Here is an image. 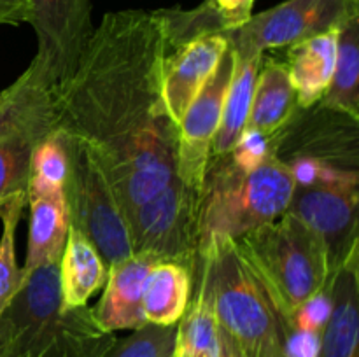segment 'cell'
<instances>
[{
  "label": "cell",
  "mask_w": 359,
  "mask_h": 357,
  "mask_svg": "<svg viewBox=\"0 0 359 357\" xmlns=\"http://www.w3.org/2000/svg\"><path fill=\"white\" fill-rule=\"evenodd\" d=\"M165 52L156 10L107 13L56 91V130L90 147L126 219L175 177L177 125L163 102Z\"/></svg>",
  "instance_id": "obj_1"
},
{
  "label": "cell",
  "mask_w": 359,
  "mask_h": 357,
  "mask_svg": "<svg viewBox=\"0 0 359 357\" xmlns=\"http://www.w3.org/2000/svg\"><path fill=\"white\" fill-rule=\"evenodd\" d=\"M293 189L291 170L258 133L245 132L230 153L209 158L198 192L196 262L219 241L238 240L283 216Z\"/></svg>",
  "instance_id": "obj_2"
},
{
  "label": "cell",
  "mask_w": 359,
  "mask_h": 357,
  "mask_svg": "<svg viewBox=\"0 0 359 357\" xmlns=\"http://www.w3.org/2000/svg\"><path fill=\"white\" fill-rule=\"evenodd\" d=\"M4 357H105L116 343L90 307L63 308L58 262L23 275V284L0 314Z\"/></svg>",
  "instance_id": "obj_3"
},
{
  "label": "cell",
  "mask_w": 359,
  "mask_h": 357,
  "mask_svg": "<svg viewBox=\"0 0 359 357\" xmlns=\"http://www.w3.org/2000/svg\"><path fill=\"white\" fill-rule=\"evenodd\" d=\"M196 272L209 280L219 329L242 357H283L286 318L235 240L210 248L198 259Z\"/></svg>",
  "instance_id": "obj_4"
},
{
  "label": "cell",
  "mask_w": 359,
  "mask_h": 357,
  "mask_svg": "<svg viewBox=\"0 0 359 357\" xmlns=\"http://www.w3.org/2000/svg\"><path fill=\"white\" fill-rule=\"evenodd\" d=\"M235 244L286 322L305 300L325 289L333 276L323 241L290 212L244 234Z\"/></svg>",
  "instance_id": "obj_5"
},
{
  "label": "cell",
  "mask_w": 359,
  "mask_h": 357,
  "mask_svg": "<svg viewBox=\"0 0 359 357\" xmlns=\"http://www.w3.org/2000/svg\"><path fill=\"white\" fill-rule=\"evenodd\" d=\"M58 135L67 153L65 196L70 224L95 245L107 266L130 258L133 247L128 219L107 175L83 140L60 132Z\"/></svg>",
  "instance_id": "obj_6"
},
{
  "label": "cell",
  "mask_w": 359,
  "mask_h": 357,
  "mask_svg": "<svg viewBox=\"0 0 359 357\" xmlns=\"http://www.w3.org/2000/svg\"><path fill=\"white\" fill-rule=\"evenodd\" d=\"M56 128V93L27 69L0 93V209L27 198L34 150Z\"/></svg>",
  "instance_id": "obj_7"
},
{
  "label": "cell",
  "mask_w": 359,
  "mask_h": 357,
  "mask_svg": "<svg viewBox=\"0 0 359 357\" xmlns=\"http://www.w3.org/2000/svg\"><path fill=\"white\" fill-rule=\"evenodd\" d=\"M286 212L311 227L323 241L332 273L359 245V174L298 168Z\"/></svg>",
  "instance_id": "obj_8"
},
{
  "label": "cell",
  "mask_w": 359,
  "mask_h": 357,
  "mask_svg": "<svg viewBox=\"0 0 359 357\" xmlns=\"http://www.w3.org/2000/svg\"><path fill=\"white\" fill-rule=\"evenodd\" d=\"M269 144L273 156L290 170L321 168L359 174V119L321 102L298 107Z\"/></svg>",
  "instance_id": "obj_9"
},
{
  "label": "cell",
  "mask_w": 359,
  "mask_h": 357,
  "mask_svg": "<svg viewBox=\"0 0 359 357\" xmlns=\"http://www.w3.org/2000/svg\"><path fill=\"white\" fill-rule=\"evenodd\" d=\"M67 153L58 132L41 142L30 161L27 203L30 206L28 251L21 273L58 262L70 227L65 196Z\"/></svg>",
  "instance_id": "obj_10"
},
{
  "label": "cell",
  "mask_w": 359,
  "mask_h": 357,
  "mask_svg": "<svg viewBox=\"0 0 359 357\" xmlns=\"http://www.w3.org/2000/svg\"><path fill=\"white\" fill-rule=\"evenodd\" d=\"M198 192L175 175L128 217L133 254L158 262H177L193 273L198 245Z\"/></svg>",
  "instance_id": "obj_11"
},
{
  "label": "cell",
  "mask_w": 359,
  "mask_h": 357,
  "mask_svg": "<svg viewBox=\"0 0 359 357\" xmlns=\"http://www.w3.org/2000/svg\"><path fill=\"white\" fill-rule=\"evenodd\" d=\"M353 18H359V0H286L252 14L242 27L226 31V38L235 55H265L337 31Z\"/></svg>",
  "instance_id": "obj_12"
},
{
  "label": "cell",
  "mask_w": 359,
  "mask_h": 357,
  "mask_svg": "<svg viewBox=\"0 0 359 357\" xmlns=\"http://www.w3.org/2000/svg\"><path fill=\"white\" fill-rule=\"evenodd\" d=\"M37 52L28 69L58 91L77 69L93 34L91 0H30V21Z\"/></svg>",
  "instance_id": "obj_13"
},
{
  "label": "cell",
  "mask_w": 359,
  "mask_h": 357,
  "mask_svg": "<svg viewBox=\"0 0 359 357\" xmlns=\"http://www.w3.org/2000/svg\"><path fill=\"white\" fill-rule=\"evenodd\" d=\"M231 70L233 52L228 46L210 79L177 122L175 175L196 192H200L202 188L214 136L223 115Z\"/></svg>",
  "instance_id": "obj_14"
},
{
  "label": "cell",
  "mask_w": 359,
  "mask_h": 357,
  "mask_svg": "<svg viewBox=\"0 0 359 357\" xmlns=\"http://www.w3.org/2000/svg\"><path fill=\"white\" fill-rule=\"evenodd\" d=\"M228 49L226 31L209 34L165 52L161 84L168 115L177 125Z\"/></svg>",
  "instance_id": "obj_15"
},
{
  "label": "cell",
  "mask_w": 359,
  "mask_h": 357,
  "mask_svg": "<svg viewBox=\"0 0 359 357\" xmlns=\"http://www.w3.org/2000/svg\"><path fill=\"white\" fill-rule=\"evenodd\" d=\"M156 259L132 254L107 266L104 294L93 310L98 324L107 331H135L147 324L142 310L144 286Z\"/></svg>",
  "instance_id": "obj_16"
},
{
  "label": "cell",
  "mask_w": 359,
  "mask_h": 357,
  "mask_svg": "<svg viewBox=\"0 0 359 357\" xmlns=\"http://www.w3.org/2000/svg\"><path fill=\"white\" fill-rule=\"evenodd\" d=\"M332 314L321 332L318 357H358L359 245L332 276Z\"/></svg>",
  "instance_id": "obj_17"
},
{
  "label": "cell",
  "mask_w": 359,
  "mask_h": 357,
  "mask_svg": "<svg viewBox=\"0 0 359 357\" xmlns=\"http://www.w3.org/2000/svg\"><path fill=\"white\" fill-rule=\"evenodd\" d=\"M297 108V93L291 86L286 65L276 58L263 56L252 91L245 132L270 139L290 121Z\"/></svg>",
  "instance_id": "obj_18"
},
{
  "label": "cell",
  "mask_w": 359,
  "mask_h": 357,
  "mask_svg": "<svg viewBox=\"0 0 359 357\" xmlns=\"http://www.w3.org/2000/svg\"><path fill=\"white\" fill-rule=\"evenodd\" d=\"M107 280V262L95 245L70 224L65 247L58 261L60 298L63 308L86 307L88 300Z\"/></svg>",
  "instance_id": "obj_19"
},
{
  "label": "cell",
  "mask_w": 359,
  "mask_h": 357,
  "mask_svg": "<svg viewBox=\"0 0 359 357\" xmlns=\"http://www.w3.org/2000/svg\"><path fill=\"white\" fill-rule=\"evenodd\" d=\"M337 58V31L316 35L286 48V70L298 107L318 104L332 79Z\"/></svg>",
  "instance_id": "obj_20"
},
{
  "label": "cell",
  "mask_w": 359,
  "mask_h": 357,
  "mask_svg": "<svg viewBox=\"0 0 359 357\" xmlns=\"http://www.w3.org/2000/svg\"><path fill=\"white\" fill-rule=\"evenodd\" d=\"M262 59L263 55L245 56L233 52V70H231L226 98H224L223 115H221L212 149H210V158L230 153L241 142L245 125H248L252 91H255Z\"/></svg>",
  "instance_id": "obj_21"
},
{
  "label": "cell",
  "mask_w": 359,
  "mask_h": 357,
  "mask_svg": "<svg viewBox=\"0 0 359 357\" xmlns=\"http://www.w3.org/2000/svg\"><path fill=\"white\" fill-rule=\"evenodd\" d=\"M193 279L177 262H156L144 286L142 310L147 324L175 326L188 308Z\"/></svg>",
  "instance_id": "obj_22"
},
{
  "label": "cell",
  "mask_w": 359,
  "mask_h": 357,
  "mask_svg": "<svg viewBox=\"0 0 359 357\" xmlns=\"http://www.w3.org/2000/svg\"><path fill=\"white\" fill-rule=\"evenodd\" d=\"M323 105L359 119V18L337 30V58Z\"/></svg>",
  "instance_id": "obj_23"
},
{
  "label": "cell",
  "mask_w": 359,
  "mask_h": 357,
  "mask_svg": "<svg viewBox=\"0 0 359 357\" xmlns=\"http://www.w3.org/2000/svg\"><path fill=\"white\" fill-rule=\"evenodd\" d=\"M193 280H196V290L184 315L177 322L175 345L205 357H219L221 329L214 310L209 280L202 272H196Z\"/></svg>",
  "instance_id": "obj_24"
},
{
  "label": "cell",
  "mask_w": 359,
  "mask_h": 357,
  "mask_svg": "<svg viewBox=\"0 0 359 357\" xmlns=\"http://www.w3.org/2000/svg\"><path fill=\"white\" fill-rule=\"evenodd\" d=\"M27 205V198L11 200L9 203L0 209L2 217V237H0V314L6 310L14 300L23 284V273L16 261V227L23 214V206Z\"/></svg>",
  "instance_id": "obj_25"
},
{
  "label": "cell",
  "mask_w": 359,
  "mask_h": 357,
  "mask_svg": "<svg viewBox=\"0 0 359 357\" xmlns=\"http://www.w3.org/2000/svg\"><path fill=\"white\" fill-rule=\"evenodd\" d=\"M175 326L146 324L126 338L116 340L105 357H172L175 349Z\"/></svg>",
  "instance_id": "obj_26"
},
{
  "label": "cell",
  "mask_w": 359,
  "mask_h": 357,
  "mask_svg": "<svg viewBox=\"0 0 359 357\" xmlns=\"http://www.w3.org/2000/svg\"><path fill=\"white\" fill-rule=\"evenodd\" d=\"M332 282V280H330ZM333 300L332 287L328 286L305 300L293 314L287 318V328L297 329L302 332H312V335H321L332 314Z\"/></svg>",
  "instance_id": "obj_27"
},
{
  "label": "cell",
  "mask_w": 359,
  "mask_h": 357,
  "mask_svg": "<svg viewBox=\"0 0 359 357\" xmlns=\"http://www.w3.org/2000/svg\"><path fill=\"white\" fill-rule=\"evenodd\" d=\"M226 24L228 31L242 27L252 16V6L256 0H210Z\"/></svg>",
  "instance_id": "obj_28"
},
{
  "label": "cell",
  "mask_w": 359,
  "mask_h": 357,
  "mask_svg": "<svg viewBox=\"0 0 359 357\" xmlns=\"http://www.w3.org/2000/svg\"><path fill=\"white\" fill-rule=\"evenodd\" d=\"M30 21V0H0V24H20Z\"/></svg>",
  "instance_id": "obj_29"
},
{
  "label": "cell",
  "mask_w": 359,
  "mask_h": 357,
  "mask_svg": "<svg viewBox=\"0 0 359 357\" xmlns=\"http://www.w3.org/2000/svg\"><path fill=\"white\" fill-rule=\"evenodd\" d=\"M219 357H242L241 350L226 332H219Z\"/></svg>",
  "instance_id": "obj_30"
},
{
  "label": "cell",
  "mask_w": 359,
  "mask_h": 357,
  "mask_svg": "<svg viewBox=\"0 0 359 357\" xmlns=\"http://www.w3.org/2000/svg\"><path fill=\"white\" fill-rule=\"evenodd\" d=\"M172 357H205V356H202V354L191 352V350L181 349V346H177V345H175V349H174V354H172Z\"/></svg>",
  "instance_id": "obj_31"
},
{
  "label": "cell",
  "mask_w": 359,
  "mask_h": 357,
  "mask_svg": "<svg viewBox=\"0 0 359 357\" xmlns=\"http://www.w3.org/2000/svg\"><path fill=\"white\" fill-rule=\"evenodd\" d=\"M0 357H4V342H2V335H0Z\"/></svg>",
  "instance_id": "obj_32"
}]
</instances>
